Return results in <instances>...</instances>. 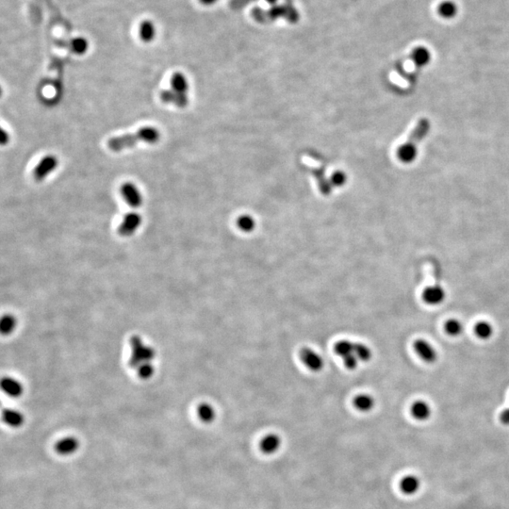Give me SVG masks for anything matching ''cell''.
I'll return each instance as SVG.
<instances>
[{"label":"cell","mask_w":509,"mask_h":509,"mask_svg":"<svg viewBox=\"0 0 509 509\" xmlns=\"http://www.w3.org/2000/svg\"><path fill=\"white\" fill-rule=\"evenodd\" d=\"M197 415L204 424H211L216 418V411L211 404L203 403L197 408Z\"/></svg>","instance_id":"obj_22"},{"label":"cell","mask_w":509,"mask_h":509,"mask_svg":"<svg viewBox=\"0 0 509 509\" xmlns=\"http://www.w3.org/2000/svg\"><path fill=\"white\" fill-rule=\"evenodd\" d=\"M267 1H268V2H270L272 4H274V3H276V2H277V0H267Z\"/></svg>","instance_id":"obj_36"},{"label":"cell","mask_w":509,"mask_h":509,"mask_svg":"<svg viewBox=\"0 0 509 509\" xmlns=\"http://www.w3.org/2000/svg\"><path fill=\"white\" fill-rule=\"evenodd\" d=\"M354 342H351L348 340H342L336 342L334 351L342 360L350 354H354Z\"/></svg>","instance_id":"obj_24"},{"label":"cell","mask_w":509,"mask_h":509,"mask_svg":"<svg viewBox=\"0 0 509 509\" xmlns=\"http://www.w3.org/2000/svg\"><path fill=\"white\" fill-rule=\"evenodd\" d=\"M58 166V160L54 156H46L34 169L33 177L36 181L45 179Z\"/></svg>","instance_id":"obj_7"},{"label":"cell","mask_w":509,"mask_h":509,"mask_svg":"<svg viewBox=\"0 0 509 509\" xmlns=\"http://www.w3.org/2000/svg\"><path fill=\"white\" fill-rule=\"evenodd\" d=\"M136 371H137L138 376L141 379L147 380L153 376V374L155 373V368L153 366L152 362H147V363H143L142 365H140L136 369Z\"/></svg>","instance_id":"obj_30"},{"label":"cell","mask_w":509,"mask_h":509,"mask_svg":"<svg viewBox=\"0 0 509 509\" xmlns=\"http://www.w3.org/2000/svg\"><path fill=\"white\" fill-rule=\"evenodd\" d=\"M139 35L142 42L150 43L156 36V26L150 20H144L139 26Z\"/></svg>","instance_id":"obj_21"},{"label":"cell","mask_w":509,"mask_h":509,"mask_svg":"<svg viewBox=\"0 0 509 509\" xmlns=\"http://www.w3.org/2000/svg\"><path fill=\"white\" fill-rule=\"evenodd\" d=\"M160 139V132L152 127H145L139 129L134 134L118 136L111 138L108 142V146L111 151L119 152L124 149L131 148L139 142L155 143Z\"/></svg>","instance_id":"obj_1"},{"label":"cell","mask_w":509,"mask_h":509,"mask_svg":"<svg viewBox=\"0 0 509 509\" xmlns=\"http://www.w3.org/2000/svg\"><path fill=\"white\" fill-rule=\"evenodd\" d=\"M9 139H10V137H9L8 132H7L6 130L2 129V132H1V144L2 145L7 144L9 142Z\"/></svg>","instance_id":"obj_34"},{"label":"cell","mask_w":509,"mask_h":509,"mask_svg":"<svg viewBox=\"0 0 509 509\" xmlns=\"http://www.w3.org/2000/svg\"><path fill=\"white\" fill-rule=\"evenodd\" d=\"M171 86H172L173 91L178 93V94L186 95V93H187V79L184 77V75L181 74L179 72L174 73V75L172 76V78H171Z\"/></svg>","instance_id":"obj_23"},{"label":"cell","mask_w":509,"mask_h":509,"mask_svg":"<svg viewBox=\"0 0 509 509\" xmlns=\"http://www.w3.org/2000/svg\"><path fill=\"white\" fill-rule=\"evenodd\" d=\"M500 420H501V422L503 423V425L509 426V408L504 409L503 412L501 413Z\"/></svg>","instance_id":"obj_33"},{"label":"cell","mask_w":509,"mask_h":509,"mask_svg":"<svg viewBox=\"0 0 509 509\" xmlns=\"http://www.w3.org/2000/svg\"><path fill=\"white\" fill-rule=\"evenodd\" d=\"M238 226L242 231L251 232L255 228V221L250 216H242L238 220Z\"/></svg>","instance_id":"obj_31"},{"label":"cell","mask_w":509,"mask_h":509,"mask_svg":"<svg viewBox=\"0 0 509 509\" xmlns=\"http://www.w3.org/2000/svg\"><path fill=\"white\" fill-rule=\"evenodd\" d=\"M375 406L374 398L367 393H362L357 395L354 399V406L361 412H369Z\"/></svg>","instance_id":"obj_17"},{"label":"cell","mask_w":509,"mask_h":509,"mask_svg":"<svg viewBox=\"0 0 509 509\" xmlns=\"http://www.w3.org/2000/svg\"><path fill=\"white\" fill-rule=\"evenodd\" d=\"M131 355L129 357V366L136 370L140 365L152 362L155 358V349L142 342L139 336H133L130 339Z\"/></svg>","instance_id":"obj_4"},{"label":"cell","mask_w":509,"mask_h":509,"mask_svg":"<svg viewBox=\"0 0 509 509\" xmlns=\"http://www.w3.org/2000/svg\"><path fill=\"white\" fill-rule=\"evenodd\" d=\"M253 1H255V0H231L230 6L233 10H241V9H244L246 5H248Z\"/></svg>","instance_id":"obj_32"},{"label":"cell","mask_w":509,"mask_h":509,"mask_svg":"<svg viewBox=\"0 0 509 509\" xmlns=\"http://www.w3.org/2000/svg\"><path fill=\"white\" fill-rule=\"evenodd\" d=\"M411 414L418 421H426L431 416V407L425 401H416L411 406Z\"/></svg>","instance_id":"obj_16"},{"label":"cell","mask_w":509,"mask_h":509,"mask_svg":"<svg viewBox=\"0 0 509 509\" xmlns=\"http://www.w3.org/2000/svg\"><path fill=\"white\" fill-rule=\"evenodd\" d=\"M430 128L431 125L427 119L424 118L420 120L406 143L401 145L397 151L400 161L404 163H411L414 160H416L418 154V144L426 138Z\"/></svg>","instance_id":"obj_2"},{"label":"cell","mask_w":509,"mask_h":509,"mask_svg":"<svg viewBox=\"0 0 509 509\" xmlns=\"http://www.w3.org/2000/svg\"><path fill=\"white\" fill-rule=\"evenodd\" d=\"M282 444V439L280 436L275 433L266 435L259 442L260 451L265 455H274L279 451Z\"/></svg>","instance_id":"obj_12"},{"label":"cell","mask_w":509,"mask_h":509,"mask_svg":"<svg viewBox=\"0 0 509 509\" xmlns=\"http://www.w3.org/2000/svg\"><path fill=\"white\" fill-rule=\"evenodd\" d=\"M354 354L360 362H367L372 360V349L362 342H354Z\"/></svg>","instance_id":"obj_25"},{"label":"cell","mask_w":509,"mask_h":509,"mask_svg":"<svg viewBox=\"0 0 509 509\" xmlns=\"http://www.w3.org/2000/svg\"><path fill=\"white\" fill-rule=\"evenodd\" d=\"M446 298V291L439 285L427 287L423 292V299L430 306H438L442 303Z\"/></svg>","instance_id":"obj_10"},{"label":"cell","mask_w":509,"mask_h":509,"mask_svg":"<svg viewBox=\"0 0 509 509\" xmlns=\"http://www.w3.org/2000/svg\"><path fill=\"white\" fill-rule=\"evenodd\" d=\"M411 58L416 66L424 67L431 62V52L426 47L419 46L413 50Z\"/></svg>","instance_id":"obj_19"},{"label":"cell","mask_w":509,"mask_h":509,"mask_svg":"<svg viewBox=\"0 0 509 509\" xmlns=\"http://www.w3.org/2000/svg\"><path fill=\"white\" fill-rule=\"evenodd\" d=\"M474 333L479 339L488 340L493 334V327L490 322H477L476 325L474 326Z\"/></svg>","instance_id":"obj_28"},{"label":"cell","mask_w":509,"mask_h":509,"mask_svg":"<svg viewBox=\"0 0 509 509\" xmlns=\"http://www.w3.org/2000/svg\"><path fill=\"white\" fill-rule=\"evenodd\" d=\"M217 0H200V2L203 4V5H206V6H209V5H213Z\"/></svg>","instance_id":"obj_35"},{"label":"cell","mask_w":509,"mask_h":509,"mask_svg":"<svg viewBox=\"0 0 509 509\" xmlns=\"http://www.w3.org/2000/svg\"><path fill=\"white\" fill-rule=\"evenodd\" d=\"M120 192L124 199L129 206L136 208L142 205V195L140 194L138 188L136 187L133 183L130 182L124 183L120 189Z\"/></svg>","instance_id":"obj_9"},{"label":"cell","mask_w":509,"mask_h":509,"mask_svg":"<svg viewBox=\"0 0 509 509\" xmlns=\"http://www.w3.org/2000/svg\"><path fill=\"white\" fill-rule=\"evenodd\" d=\"M70 50L75 54L82 55L86 53L89 48V43L84 37H77L71 40L69 44Z\"/></svg>","instance_id":"obj_29"},{"label":"cell","mask_w":509,"mask_h":509,"mask_svg":"<svg viewBox=\"0 0 509 509\" xmlns=\"http://www.w3.org/2000/svg\"><path fill=\"white\" fill-rule=\"evenodd\" d=\"M255 20L261 23H267L277 17H284L286 20L290 21V23H295L298 21L299 14L297 13L295 8L292 6L290 0L285 3L283 6H275L269 11H262L261 9H254L252 13Z\"/></svg>","instance_id":"obj_3"},{"label":"cell","mask_w":509,"mask_h":509,"mask_svg":"<svg viewBox=\"0 0 509 509\" xmlns=\"http://www.w3.org/2000/svg\"><path fill=\"white\" fill-rule=\"evenodd\" d=\"M17 321L15 317L11 314L3 316L0 322V330L3 335H10L16 328Z\"/></svg>","instance_id":"obj_26"},{"label":"cell","mask_w":509,"mask_h":509,"mask_svg":"<svg viewBox=\"0 0 509 509\" xmlns=\"http://www.w3.org/2000/svg\"><path fill=\"white\" fill-rule=\"evenodd\" d=\"M2 420L7 426L20 427L24 424V415L13 408H4L2 410Z\"/></svg>","instance_id":"obj_14"},{"label":"cell","mask_w":509,"mask_h":509,"mask_svg":"<svg viewBox=\"0 0 509 509\" xmlns=\"http://www.w3.org/2000/svg\"><path fill=\"white\" fill-rule=\"evenodd\" d=\"M444 329L448 335L458 337L463 333L464 325L458 319H450L445 322Z\"/></svg>","instance_id":"obj_27"},{"label":"cell","mask_w":509,"mask_h":509,"mask_svg":"<svg viewBox=\"0 0 509 509\" xmlns=\"http://www.w3.org/2000/svg\"><path fill=\"white\" fill-rule=\"evenodd\" d=\"M78 446H79V442L77 438H74V437H66V438H62L61 440H58L55 445V450L59 455L67 456V455H71L73 453L77 451Z\"/></svg>","instance_id":"obj_13"},{"label":"cell","mask_w":509,"mask_h":509,"mask_svg":"<svg viewBox=\"0 0 509 509\" xmlns=\"http://www.w3.org/2000/svg\"><path fill=\"white\" fill-rule=\"evenodd\" d=\"M300 358L305 366L312 372H320L324 366L322 355L310 348H303L300 351Z\"/></svg>","instance_id":"obj_5"},{"label":"cell","mask_w":509,"mask_h":509,"mask_svg":"<svg viewBox=\"0 0 509 509\" xmlns=\"http://www.w3.org/2000/svg\"><path fill=\"white\" fill-rule=\"evenodd\" d=\"M161 99L164 103H172L176 105L177 107H186L188 104V97L186 95L178 94L174 91H162L161 93Z\"/></svg>","instance_id":"obj_15"},{"label":"cell","mask_w":509,"mask_h":509,"mask_svg":"<svg viewBox=\"0 0 509 509\" xmlns=\"http://www.w3.org/2000/svg\"><path fill=\"white\" fill-rule=\"evenodd\" d=\"M414 350L420 357L427 363H433L438 360V353L430 342L426 340H417L414 342Z\"/></svg>","instance_id":"obj_8"},{"label":"cell","mask_w":509,"mask_h":509,"mask_svg":"<svg viewBox=\"0 0 509 509\" xmlns=\"http://www.w3.org/2000/svg\"><path fill=\"white\" fill-rule=\"evenodd\" d=\"M438 13L444 19H453L458 13V6L452 0H444L438 7Z\"/></svg>","instance_id":"obj_18"},{"label":"cell","mask_w":509,"mask_h":509,"mask_svg":"<svg viewBox=\"0 0 509 509\" xmlns=\"http://www.w3.org/2000/svg\"><path fill=\"white\" fill-rule=\"evenodd\" d=\"M1 390L11 398H18L24 393L22 383L12 376H5L2 378Z\"/></svg>","instance_id":"obj_11"},{"label":"cell","mask_w":509,"mask_h":509,"mask_svg":"<svg viewBox=\"0 0 509 509\" xmlns=\"http://www.w3.org/2000/svg\"><path fill=\"white\" fill-rule=\"evenodd\" d=\"M142 224V217L135 213H128L118 227V234L123 237H129L136 232Z\"/></svg>","instance_id":"obj_6"},{"label":"cell","mask_w":509,"mask_h":509,"mask_svg":"<svg viewBox=\"0 0 509 509\" xmlns=\"http://www.w3.org/2000/svg\"><path fill=\"white\" fill-rule=\"evenodd\" d=\"M421 482L419 478L415 475H406L404 477L400 483L401 490L406 495L415 494L420 489Z\"/></svg>","instance_id":"obj_20"}]
</instances>
